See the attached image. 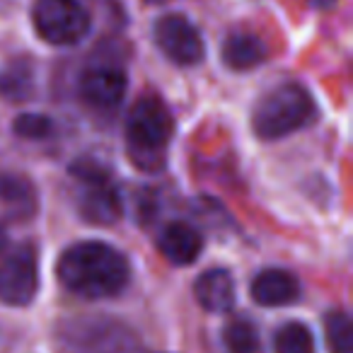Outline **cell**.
<instances>
[{"mask_svg":"<svg viewBox=\"0 0 353 353\" xmlns=\"http://www.w3.org/2000/svg\"><path fill=\"white\" fill-rule=\"evenodd\" d=\"M314 114V99L303 85L285 83L269 90L252 112V131L261 141H279L300 131Z\"/></svg>","mask_w":353,"mask_h":353,"instance_id":"277c9868","label":"cell"},{"mask_svg":"<svg viewBox=\"0 0 353 353\" xmlns=\"http://www.w3.org/2000/svg\"><path fill=\"white\" fill-rule=\"evenodd\" d=\"M196 303L206 312H230L235 307V281L228 269H208L194 283Z\"/></svg>","mask_w":353,"mask_h":353,"instance_id":"7c38bea8","label":"cell"},{"mask_svg":"<svg viewBox=\"0 0 353 353\" xmlns=\"http://www.w3.org/2000/svg\"><path fill=\"white\" fill-rule=\"evenodd\" d=\"M250 295L261 307H285L300 300V281L285 269H264L252 279Z\"/></svg>","mask_w":353,"mask_h":353,"instance_id":"30bf717a","label":"cell"},{"mask_svg":"<svg viewBox=\"0 0 353 353\" xmlns=\"http://www.w3.org/2000/svg\"><path fill=\"white\" fill-rule=\"evenodd\" d=\"M12 131L20 138H30V141H39V138H46L51 131H54V123H51L49 117L44 114H20L12 123Z\"/></svg>","mask_w":353,"mask_h":353,"instance_id":"e0dca14e","label":"cell"},{"mask_svg":"<svg viewBox=\"0 0 353 353\" xmlns=\"http://www.w3.org/2000/svg\"><path fill=\"white\" fill-rule=\"evenodd\" d=\"M223 343L230 353H261L259 329L250 319H230L223 329Z\"/></svg>","mask_w":353,"mask_h":353,"instance_id":"9a60e30c","label":"cell"},{"mask_svg":"<svg viewBox=\"0 0 353 353\" xmlns=\"http://www.w3.org/2000/svg\"><path fill=\"white\" fill-rule=\"evenodd\" d=\"M65 353H148L141 336L126 322L109 314H78L59 324Z\"/></svg>","mask_w":353,"mask_h":353,"instance_id":"3957f363","label":"cell"},{"mask_svg":"<svg viewBox=\"0 0 353 353\" xmlns=\"http://www.w3.org/2000/svg\"><path fill=\"white\" fill-rule=\"evenodd\" d=\"M0 245H3V235H0Z\"/></svg>","mask_w":353,"mask_h":353,"instance_id":"d6986e66","label":"cell"},{"mask_svg":"<svg viewBox=\"0 0 353 353\" xmlns=\"http://www.w3.org/2000/svg\"><path fill=\"white\" fill-rule=\"evenodd\" d=\"M274 353H314L312 332L303 322H288L274 334Z\"/></svg>","mask_w":353,"mask_h":353,"instance_id":"2e32d148","label":"cell"},{"mask_svg":"<svg viewBox=\"0 0 353 353\" xmlns=\"http://www.w3.org/2000/svg\"><path fill=\"white\" fill-rule=\"evenodd\" d=\"M148 353H152V351H148Z\"/></svg>","mask_w":353,"mask_h":353,"instance_id":"ffe728a7","label":"cell"},{"mask_svg":"<svg viewBox=\"0 0 353 353\" xmlns=\"http://www.w3.org/2000/svg\"><path fill=\"white\" fill-rule=\"evenodd\" d=\"M0 92L8 94V97H12V99L30 97V92H32L30 68H25V65H17V68H10L8 73L0 75Z\"/></svg>","mask_w":353,"mask_h":353,"instance_id":"ac0fdd59","label":"cell"},{"mask_svg":"<svg viewBox=\"0 0 353 353\" xmlns=\"http://www.w3.org/2000/svg\"><path fill=\"white\" fill-rule=\"evenodd\" d=\"M157 250L162 252L170 264L174 266H189L199 259V254L203 252V240L199 235L196 228H192L189 223H170L162 228L160 237H157Z\"/></svg>","mask_w":353,"mask_h":353,"instance_id":"8fae6325","label":"cell"},{"mask_svg":"<svg viewBox=\"0 0 353 353\" xmlns=\"http://www.w3.org/2000/svg\"><path fill=\"white\" fill-rule=\"evenodd\" d=\"M126 73L117 65H92L80 75V97L94 109H117L126 94Z\"/></svg>","mask_w":353,"mask_h":353,"instance_id":"9c48e42d","label":"cell"},{"mask_svg":"<svg viewBox=\"0 0 353 353\" xmlns=\"http://www.w3.org/2000/svg\"><path fill=\"white\" fill-rule=\"evenodd\" d=\"M174 121L157 97H143L133 104L126 119V150L133 165L143 172H157L165 165Z\"/></svg>","mask_w":353,"mask_h":353,"instance_id":"7a4b0ae2","label":"cell"},{"mask_svg":"<svg viewBox=\"0 0 353 353\" xmlns=\"http://www.w3.org/2000/svg\"><path fill=\"white\" fill-rule=\"evenodd\" d=\"M56 276L68 293L88 300H104L126 288L131 281V264L117 247L88 240L61 252Z\"/></svg>","mask_w":353,"mask_h":353,"instance_id":"6da1fadb","label":"cell"},{"mask_svg":"<svg viewBox=\"0 0 353 353\" xmlns=\"http://www.w3.org/2000/svg\"><path fill=\"white\" fill-rule=\"evenodd\" d=\"M39 290V256L32 245H20L0 259V305L27 307Z\"/></svg>","mask_w":353,"mask_h":353,"instance_id":"52a82bcc","label":"cell"},{"mask_svg":"<svg viewBox=\"0 0 353 353\" xmlns=\"http://www.w3.org/2000/svg\"><path fill=\"white\" fill-rule=\"evenodd\" d=\"M32 25L51 46H73L90 32V12L80 0H34Z\"/></svg>","mask_w":353,"mask_h":353,"instance_id":"8992f818","label":"cell"},{"mask_svg":"<svg viewBox=\"0 0 353 353\" xmlns=\"http://www.w3.org/2000/svg\"><path fill=\"white\" fill-rule=\"evenodd\" d=\"M152 37H155L157 49L176 65H196L206 56L201 32L189 17L176 15V12L160 17L152 27Z\"/></svg>","mask_w":353,"mask_h":353,"instance_id":"ba28073f","label":"cell"},{"mask_svg":"<svg viewBox=\"0 0 353 353\" xmlns=\"http://www.w3.org/2000/svg\"><path fill=\"white\" fill-rule=\"evenodd\" d=\"M266 56V44L250 32H235L223 44V61L230 70H252L264 63Z\"/></svg>","mask_w":353,"mask_h":353,"instance_id":"4fadbf2b","label":"cell"},{"mask_svg":"<svg viewBox=\"0 0 353 353\" xmlns=\"http://www.w3.org/2000/svg\"><path fill=\"white\" fill-rule=\"evenodd\" d=\"M324 341L329 353H353V324L346 310H329L324 314Z\"/></svg>","mask_w":353,"mask_h":353,"instance_id":"5bb4252c","label":"cell"},{"mask_svg":"<svg viewBox=\"0 0 353 353\" xmlns=\"http://www.w3.org/2000/svg\"><path fill=\"white\" fill-rule=\"evenodd\" d=\"M75 176V208L83 221L92 225H114L121 218V194L114 184L107 167L94 160H75L70 167Z\"/></svg>","mask_w":353,"mask_h":353,"instance_id":"5b68a950","label":"cell"}]
</instances>
